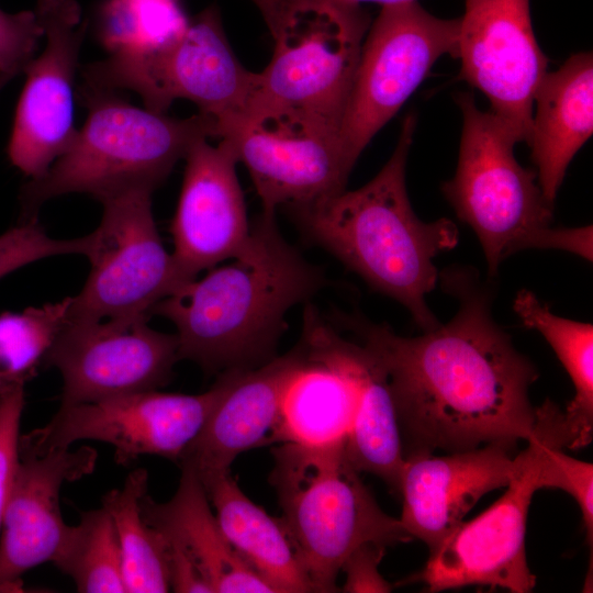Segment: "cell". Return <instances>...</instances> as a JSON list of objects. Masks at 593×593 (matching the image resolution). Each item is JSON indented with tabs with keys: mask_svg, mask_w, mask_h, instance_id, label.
<instances>
[{
	"mask_svg": "<svg viewBox=\"0 0 593 593\" xmlns=\"http://www.w3.org/2000/svg\"><path fill=\"white\" fill-rule=\"evenodd\" d=\"M439 279L458 310L421 336H400L359 315L338 314L337 322L387 374L404 457L490 444L515 450L534 430L529 388L537 369L494 321L491 289L473 271L449 270Z\"/></svg>",
	"mask_w": 593,
	"mask_h": 593,
	"instance_id": "1",
	"label": "cell"
},
{
	"mask_svg": "<svg viewBox=\"0 0 593 593\" xmlns=\"http://www.w3.org/2000/svg\"><path fill=\"white\" fill-rule=\"evenodd\" d=\"M179 286L150 315L176 326L179 360L206 373L257 368L276 358L286 315L326 283L282 236L276 213L262 212L240 253Z\"/></svg>",
	"mask_w": 593,
	"mask_h": 593,
	"instance_id": "2",
	"label": "cell"
},
{
	"mask_svg": "<svg viewBox=\"0 0 593 593\" xmlns=\"http://www.w3.org/2000/svg\"><path fill=\"white\" fill-rule=\"evenodd\" d=\"M415 126L411 113L391 157L365 186L287 209L310 242L401 303L427 332L440 324L425 300L439 280L433 260L457 246L459 233L452 221L423 222L412 209L405 167Z\"/></svg>",
	"mask_w": 593,
	"mask_h": 593,
	"instance_id": "3",
	"label": "cell"
},
{
	"mask_svg": "<svg viewBox=\"0 0 593 593\" xmlns=\"http://www.w3.org/2000/svg\"><path fill=\"white\" fill-rule=\"evenodd\" d=\"M85 125L47 171L21 189V221L37 220L48 200L81 192L102 199L131 189L154 192L201 139L219 137L205 114L177 119L134 107L115 94L80 85Z\"/></svg>",
	"mask_w": 593,
	"mask_h": 593,
	"instance_id": "4",
	"label": "cell"
},
{
	"mask_svg": "<svg viewBox=\"0 0 593 593\" xmlns=\"http://www.w3.org/2000/svg\"><path fill=\"white\" fill-rule=\"evenodd\" d=\"M462 133L455 176L441 190L457 216L475 233L494 277L501 262L528 248H556L592 261V226L553 228L552 205L544 198L536 172L514 156L516 141L472 94L456 96Z\"/></svg>",
	"mask_w": 593,
	"mask_h": 593,
	"instance_id": "5",
	"label": "cell"
},
{
	"mask_svg": "<svg viewBox=\"0 0 593 593\" xmlns=\"http://www.w3.org/2000/svg\"><path fill=\"white\" fill-rule=\"evenodd\" d=\"M280 518L314 592H337L347 557L366 542L387 547L413 537L384 513L349 462L345 443L272 450Z\"/></svg>",
	"mask_w": 593,
	"mask_h": 593,
	"instance_id": "6",
	"label": "cell"
},
{
	"mask_svg": "<svg viewBox=\"0 0 593 593\" xmlns=\"http://www.w3.org/2000/svg\"><path fill=\"white\" fill-rule=\"evenodd\" d=\"M273 54L249 104L295 110L338 125L370 16L338 0H261Z\"/></svg>",
	"mask_w": 593,
	"mask_h": 593,
	"instance_id": "7",
	"label": "cell"
},
{
	"mask_svg": "<svg viewBox=\"0 0 593 593\" xmlns=\"http://www.w3.org/2000/svg\"><path fill=\"white\" fill-rule=\"evenodd\" d=\"M569 445L562 411L546 400L536 407L533 434L527 447L516 456L517 468L507 490L489 508L448 535L412 579L423 582L428 592L468 585L532 592L536 578L525 550L528 508L534 493L549 488L550 450Z\"/></svg>",
	"mask_w": 593,
	"mask_h": 593,
	"instance_id": "8",
	"label": "cell"
},
{
	"mask_svg": "<svg viewBox=\"0 0 593 593\" xmlns=\"http://www.w3.org/2000/svg\"><path fill=\"white\" fill-rule=\"evenodd\" d=\"M81 76L91 88L132 90L156 113H166L177 99L189 100L217 122V130L248 107L258 80L236 57L216 4L190 19L174 41L110 54L81 67Z\"/></svg>",
	"mask_w": 593,
	"mask_h": 593,
	"instance_id": "9",
	"label": "cell"
},
{
	"mask_svg": "<svg viewBox=\"0 0 593 593\" xmlns=\"http://www.w3.org/2000/svg\"><path fill=\"white\" fill-rule=\"evenodd\" d=\"M460 18L441 19L417 0L381 7L367 31L339 122L355 166L372 137L398 113L444 55L458 58Z\"/></svg>",
	"mask_w": 593,
	"mask_h": 593,
	"instance_id": "10",
	"label": "cell"
},
{
	"mask_svg": "<svg viewBox=\"0 0 593 593\" xmlns=\"http://www.w3.org/2000/svg\"><path fill=\"white\" fill-rule=\"evenodd\" d=\"M219 138L233 145L267 213L343 192L354 168L338 125L295 110L248 104L220 126Z\"/></svg>",
	"mask_w": 593,
	"mask_h": 593,
	"instance_id": "11",
	"label": "cell"
},
{
	"mask_svg": "<svg viewBox=\"0 0 593 593\" xmlns=\"http://www.w3.org/2000/svg\"><path fill=\"white\" fill-rule=\"evenodd\" d=\"M152 194L131 189L107 197L91 233L90 272L71 296L67 322L150 317L153 307L184 283L163 245Z\"/></svg>",
	"mask_w": 593,
	"mask_h": 593,
	"instance_id": "12",
	"label": "cell"
},
{
	"mask_svg": "<svg viewBox=\"0 0 593 593\" xmlns=\"http://www.w3.org/2000/svg\"><path fill=\"white\" fill-rule=\"evenodd\" d=\"M223 387V377L219 374L215 383L200 394L149 390L60 405L45 426L20 435L19 451L40 456L90 439L111 445L120 466H130L145 455L178 463Z\"/></svg>",
	"mask_w": 593,
	"mask_h": 593,
	"instance_id": "13",
	"label": "cell"
},
{
	"mask_svg": "<svg viewBox=\"0 0 593 593\" xmlns=\"http://www.w3.org/2000/svg\"><path fill=\"white\" fill-rule=\"evenodd\" d=\"M459 78L480 90L512 137L528 144L535 91L547 57L534 34L529 0H465Z\"/></svg>",
	"mask_w": 593,
	"mask_h": 593,
	"instance_id": "14",
	"label": "cell"
},
{
	"mask_svg": "<svg viewBox=\"0 0 593 593\" xmlns=\"http://www.w3.org/2000/svg\"><path fill=\"white\" fill-rule=\"evenodd\" d=\"M148 317L67 322L45 368L63 378L60 405L158 390L179 360L176 334L153 329Z\"/></svg>",
	"mask_w": 593,
	"mask_h": 593,
	"instance_id": "15",
	"label": "cell"
},
{
	"mask_svg": "<svg viewBox=\"0 0 593 593\" xmlns=\"http://www.w3.org/2000/svg\"><path fill=\"white\" fill-rule=\"evenodd\" d=\"M34 12L46 44L24 71L8 145L11 164L31 179L43 176L77 133L75 74L89 25L76 0H38Z\"/></svg>",
	"mask_w": 593,
	"mask_h": 593,
	"instance_id": "16",
	"label": "cell"
},
{
	"mask_svg": "<svg viewBox=\"0 0 593 593\" xmlns=\"http://www.w3.org/2000/svg\"><path fill=\"white\" fill-rule=\"evenodd\" d=\"M182 186L170 232L184 282L237 256L250 235L245 199L230 141L197 142L187 153Z\"/></svg>",
	"mask_w": 593,
	"mask_h": 593,
	"instance_id": "17",
	"label": "cell"
},
{
	"mask_svg": "<svg viewBox=\"0 0 593 593\" xmlns=\"http://www.w3.org/2000/svg\"><path fill=\"white\" fill-rule=\"evenodd\" d=\"M97 459L87 446L40 456L19 451L0 530V592L21 588L23 574L58 557L71 530L60 511L61 486L90 474Z\"/></svg>",
	"mask_w": 593,
	"mask_h": 593,
	"instance_id": "18",
	"label": "cell"
},
{
	"mask_svg": "<svg viewBox=\"0 0 593 593\" xmlns=\"http://www.w3.org/2000/svg\"><path fill=\"white\" fill-rule=\"evenodd\" d=\"M513 451L490 444L445 456L406 455L399 489L403 527L433 552L484 494L508 484L517 468Z\"/></svg>",
	"mask_w": 593,
	"mask_h": 593,
	"instance_id": "19",
	"label": "cell"
},
{
	"mask_svg": "<svg viewBox=\"0 0 593 593\" xmlns=\"http://www.w3.org/2000/svg\"><path fill=\"white\" fill-rule=\"evenodd\" d=\"M296 358L295 347L257 368L220 373L223 391L178 463L203 478L230 470L246 450L272 444L282 389Z\"/></svg>",
	"mask_w": 593,
	"mask_h": 593,
	"instance_id": "20",
	"label": "cell"
},
{
	"mask_svg": "<svg viewBox=\"0 0 593 593\" xmlns=\"http://www.w3.org/2000/svg\"><path fill=\"white\" fill-rule=\"evenodd\" d=\"M141 511L167 546L200 570L213 593H273L227 540L192 468L181 466L179 485L169 501L158 503L146 493Z\"/></svg>",
	"mask_w": 593,
	"mask_h": 593,
	"instance_id": "21",
	"label": "cell"
},
{
	"mask_svg": "<svg viewBox=\"0 0 593 593\" xmlns=\"http://www.w3.org/2000/svg\"><path fill=\"white\" fill-rule=\"evenodd\" d=\"M593 132V57L571 55L540 80L533 104L528 145L537 168V182L553 206L567 168Z\"/></svg>",
	"mask_w": 593,
	"mask_h": 593,
	"instance_id": "22",
	"label": "cell"
},
{
	"mask_svg": "<svg viewBox=\"0 0 593 593\" xmlns=\"http://www.w3.org/2000/svg\"><path fill=\"white\" fill-rule=\"evenodd\" d=\"M200 480L227 540L273 593L314 592L280 518L255 504L230 470Z\"/></svg>",
	"mask_w": 593,
	"mask_h": 593,
	"instance_id": "23",
	"label": "cell"
},
{
	"mask_svg": "<svg viewBox=\"0 0 593 593\" xmlns=\"http://www.w3.org/2000/svg\"><path fill=\"white\" fill-rule=\"evenodd\" d=\"M334 343L358 389L346 456L357 471L380 478L399 494L404 452L387 374L360 342L346 339L335 328Z\"/></svg>",
	"mask_w": 593,
	"mask_h": 593,
	"instance_id": "24",
	"label": "cell"
},
{
	"mask_svg": "<svg viewBox=\"0 0 593 593\" xmlns=\"http://www.w3.org/2000/svg\"><path fill=\"white\" fill-rule=\"evenodd\" d=\"M513 307L526 327L545 337L572 381L575 393L563 412L571 449L589 445L593 434V325L553 314L526 289L517 293Z\"/></svg>",
	"mask_w": 593,
	"mask_h": 593,
	"instance_id": "25",
	"label": "cell"
},
{
	"mask_svg": "<svg viewBox=\"0 0 593 593\" xmlns=\"http://www.w3.org/2000/svg\"><path fill=\"white\" fill-rule=\"evenodd\" d=\"M148 473L131 471L122 488L102 496L119 537L127 593L170 591L166 542L141 511V499L147 493Z\"/></svg>",
	"mask_w": 593,
	"mask_h": 593,
	"instance_id": "26",
	"label": "cell"
},
{
	"mask_svg": "<svg viewBox=\"0 0 593 593\" xmlns=\"http://www.w3.org/2000/svg\"><path fill=\"white\" fill-rule=\"evenodd\" d=\"M71 296L22 312L0 313V394L24 389L45 368L67 323Z\"/></svg>",
	"mask_w": 593,
	"mask_h": 593,
	"instance_id": "27",
	"label": "cell"
},
{
	"mask_svg": "<svg viewBox=\"0 0 593 593\" xmlns=\"http://www.w3.org/2000/svg\"><path fill=\"white\" fill-rule=\"evenodd\" d=\"M53 564L71 578L78 592H126L119 537L103 506L80 512Z\"/></svg>",
	"mask_w": 593,
	"mask_h": 593,
	"instance_id": "28",
	"label": "cell"
},
{
	"mask_svg": "<svg viewBox=\"0 0 593 593\" xmlns=\"http://www.w3.org/2000/svg\"><path fill=\"white\" fill-rule=\"evenodd\" d=\"M189 22L181 0H101L93 18L97 40L110 54L163 46Z\"/></svg>",
	"mask_w": 593,
	"mask_h": 593,
	"instance_id": "29",
	"label": "cell"
},
{
	"mask_svg": "<svg viewBox=\"0 0 593 593\" xmlns=\"http://www.w3.org/2000/svg\"><path fill=\"white\" fill-rule=\"evenodd\" d=\"M91 247V234L56 239L47 235L37 220L21 221L0 235V280L29 265L57 255H85Z\"/></svg>",
	"mask_w": 593,
	"mask_h": 593,
	"instance_id": "30",
	"label": "cell"
},
{
	"mask_svg": "<svg viewBox=\"0 0 593 593\" xmlns=\"http://www.w3.org/2000/svg\"><path fill=\"white\" fill-rule=\"evenodd\" d=\"M43 37L34 10L9 13L0 9V74L24 72Z\"/></svg>",
	"mask_w": 593,
	"mask_h": 593,
	"instance_id": "31",
	"label": "cell"
},
{
	"mask_svg": "<svg viewBox=\"0 0 593 593\" xmlns=\"http://www.w3.org/2000/svg\"><path fill=\"white\" fill-rule=\"evenodd\" d=\"M550 488L570 494L578 503L586 530V542H593V465L572 458L561 448L550 450Z\"/></svg>",
	"mask_w": 593,
	"mask_h": 593,
	"instance_id": "32",
	"label": "cell"
},
{
	"mask_svg": "<svg viewBox=\"0 0 593 593\" xmlns=\"http://www.w3.org/2000/svg\"><path fill=\"white\" fill-rule=\"evenodd\" d=\"M24 389L0 394V530L19 460L20 422Z\"/></svg>",
	"mask_w": 593,
	"mask_h": 593,
	"instance_id": "33",
	"label": "cell"
},
{
	"mask_svg": "<svg viewBox=\"0 0 593 593\" xmlns=\"http://www.w3.org/2000/svg\"><path fill=\"white\" fill-rule=\"evenodd\" d=\"M385 549L387 546L378 542H366L356 548L342 566L340 571L346 575L342 591L391 592L392 585L379 572Z\"/></svg>",
	"mask_w": 593,
	"mask_h": 593,
	"instance_id": "34",
	"label": "cell"
},
{
	"mask_svg": "<svg viewBox=\"0 0 593 593\" xmlns=\"http://www.w3.org/2000/svg\"><path fill=\"white\" fill-rule=\"evenodd\" d=\"M338 1L346 2L349 4H356V5H361V3L363 2H373L383 7V5L395 4V3L413 1V0H338Z\"/></svg>",
	"mask_w": 593,
	"mask_h": 593,
	"instance_id": "35",
	"label": "cell"
},
{
	"mask_svg": "<svg viewBox=\"0 0 593 593\" xmlns=\"http://www.w3.org/2000/svg\"><path fill=\"white\" fill-rule=\"evenodd\" d=\"M12 78V76L0 74V91Z\"/></svg>",
	"mask_w": 593,
	"mask_h": 593,
	"instance_id": "36",
	"label": "cell"
},
{
	"mask_svg": "<svg viewBox=\"0 0 593 593\" xmlns=\"http://www.w3.org/2000/svg\"><path fill=\"white\" fill-rule=\"evenodd\" d=\"M255 5H257V3L260 1V0H250Z\"/></svg>",
	"mask_w": 593,
	"mask_h": 593,
	"instance_id": "37",
	"label": "cell"
}]
</instances>
